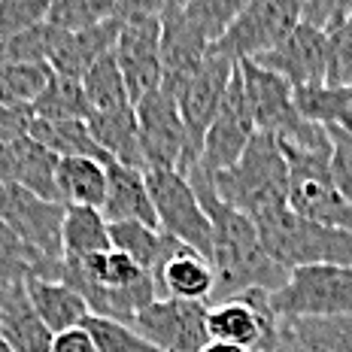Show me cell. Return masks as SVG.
Instances as JSON below:
<instances>
[{"label": "cell", "mask_w": 352, "mask_h": 352, "mask_svg": "<svg viewBox=\"0 0 352 352\" xmlns=\"http://www.w3.org/2000/svg\"><path fill=\"white\" fill-rule=\"evenodd\" d=\"M64 283L82 295L91 316L128 322V325L137 319V313L158 300L155 276L119 249L82 261L64 258Z\"/></svg>", "instance_id": "cell-2"}, {"label": "cell", "mask_w": 352, "mask_h": 352, "mask_svg": "<svg viewBox=\"0 0 352 352\" xmlns=\"http://www.w3.org/2000/svg\"><path fill=\"white\" fill-rule=\"evenodd\" d=\"M25 285H28V295H31L36 316L43 319V325H46L55 337L82 328L85 319L91 316V310H88L82 295H79L76 289H70L67 283L28 276Z\"/></svg>", "instance_id": "cell-21"}, {"label": "cell", "mask_w": 352, "mask_h": 352, "mask_svg": "<svg viewBox=\"0 0 352 352\" xmlns=\"http://www.w3.org/2000/svg\"><path fill=\"white\" fill-rule=\"evenodd\" d=\"M255 64L283 76L295 94L322 88L328 85V36L307 21H300L280 49L255 58Z\"/></svg>", "instance_id": "cell-16"}, {"label": "cell", "mask_w": 352, "mask_h": 352, "mask_svg": "<svg viewBox=\"0 0 352 352\" xmlns=\"http://www.w3.org/2000/svg\"><path fill=\"white\" fill-rule=\"evenodd\" d=\"M252 137H255V122H252V113H249L243 73H240V64H237V70H234V76H231V85H228V94H225V100H222V109H219L216 122L210 124L207 137H204V149H201L197 167L210 176L231 170V167L243 158Z\"/></svg>", "instance_id": "cell-15"}, {"label": "cell", "mask_w": 352, "mask_h": 352, "mask_svg": "<svg viewBox=\"0 0 352 352\" xmlns=\"http://www.w3.org/2000/svg\"><path fill=\"white\" fill-rule=\"evenodd\" d=\"M234 70H237L234 61L210 52L197 67L179 73V76L161 79V85L170 88L176 104H179V116H182V122H186L188 140H192V149H195L197 161H201L204 137H207L210 124L216 122L225 94H228Z\"/></svg>", "instance_id": "cell-11"}, {"label": "cell", "mask_w": 352, "mask_h": 352, "mask_svg": "<svg viewBox=\"0 0 352 352\" xmlns=\"http://www.w3.org/2000/svg\"><path fill=\"white\" fill-rule=\"evenodd\" d=\"M82 88H85V100H88L91 116L109 113V109H119V107L131 104V94H128V85H124V76L119 70V61H116V52L104 55L85 73Z\"/></svg>", "instance_id": "cell-31"}, {"label": "cell", "mask_w": 352, "mask_h": 352, "mask_svg": "<svg viewBox=\"0 0 352 352\" xmlns=\"http://www.w3.org/2000/svg\"><path fill=\"white\" fill-rule=\"evenodd\" d=\"M28 276L64 283V261L46 258L34 246L21 243L16 234L0 222V289H6L12 283H25Z\"/></svg>", "instance_id": "cell-25"}, {"label": "cell", "mask_w": 352, "mask_h": 352, "mask_svg": "<svg viewBox=\"0 0 352 352\" xmlns=\"http://www.w3.org/2000/svg\"><path fill=\"white\" fill-rule=\"evenodd\" d=\"M49 16V0H0V43L43 25Z\"/></svg>", "instance_id": "cell-36"}, {"label": "cell", "mask_w": 352, "mask_h": 352, "mask_svg": "<svg viewBox=\"0 0 352 352\" xmlns=\"http://www.w3.org/2000/svg\"><path fill=\"white\" fill-rule=\"evenodd\" d=\"M109 222L100 210L91 207H67L64 212V258L82 261L91 255L109 252Z\"/></svg>", "instance_id": "cell-28"}, {"label": "cell", "mask_w": 352, "mask_h": 352, "mask_svg": "<svg viewBox=\"0 0 352 352\" xmlns=\"http://www.w3.org/2000/svg\"><path fill=\"white\" fill-rule=\"evenodd\" d=\"M52 352H98L88 337L85 328H76V331H67V334H58L55 343H52Z\"/></svg>", "instance_id": "cell-41"}, {"label": "cell", "mask_w": 352, "mask_h": 352, "mask_svg": "<svg viewBox=\"0 0 352 352\" xmlns=\"http://www.w3.org/2000/svg\"><path fill=\"white\" fill-rule=\"evenodd\" d=\"M122 34V19H107L100 21L98 28L82 34H61V43H58L52 61L49 67L55 73H64V76H76L82 79L94 64L100 61L104 55L116 52V43H119Z\"/></svg>", "instance_id": "cell-20"}, {"label": "cell", "mask_w": 352, "mask_h": 352, "mask_svg": "<svg viewBox=\"0 0 352 352\" xmlns=\"http://www.w3.org/2000/svg\"><path fill=\"white\" fill-rule=\"evenodd\" d=\"M240 73H243V88L249 100V113L255 122V134H270L280 143H292L300 149H328L325 128L307 122L298 113L295 91L283 76L264 70L255 61H240Z\"/></svg>", "instance_id": "cell-4"}, {"label": "cell", "mask_w": 352, "mask_h": 352, "mask_svg": "<svg viewBox=\"0 0 352 352\" xmlns=\"http://www.w3.org/2000/svg\"><path fill=\"white\" fill-rule=\"evenodd\" d=\"M34 116L49 122H88L91 109H88V100H85L82 79L64 76V73L52 70L46 91L34 104Z\"/></svg>", "instance_id": "cell-30"}, {"label": "cell", "mask_w": 352, "mask_h": 352, "mask_svg": "<svg viewBox=\"0 0 352 352\" xmlns=\"http://www.w3.org/2000/svg\"><path fill=\"white\" fill-rule=\"evenodd\" d=\"M82 328L88 331V337H91V343L98 352H158V349H152L128 322L88 316Z\"/></svg>", "instance_id": "cell-35"}, {"label": "cell", "mask_w": 352, "mask_h": 352, "mask_svg": "<svg viewBox=\"0 0 352 352\" xmlns=\"http://www.w3.org/2000/svg\"><path fill=\"white\" fill-rule=\"evenodd\" d=\"M109 192L104 201V219L109 225H122V222H140L146 228H158V212L152 204L149 186H146V173L134 170L124 164H109Z\"/></svg>", "instance_id": "cell-19"}, {"label": "cell", "mask_w": 352, "mask_h": 352, "mask_svg": "<svg viewBox=\"0 0 352 352\" xmlns=\"http://www.w3.org/2000/svg\"><path fill=\"white\" fill-rule=\"evenodd\" d=\"M298 113L319 128H334L352 137V85H322L295 94Z\"/></svg>", "instance_id": "cell-29"}, {"label": "cell", "mask_w": 352, "mask_h": 352, "mask_svg": "<svg viewBox=\"0 0 352 352\" xmlns=\"http://www.w3.org/2000/svg\"><path fill=\"white\" fill-rule=\"evenodd\" d=\"M34 124V107H0V140L28 137Z\"/></svg>", "instance_id": "cell-40"}, {"label": "cell", "mask_w": 352, "mask_h": 352, "mask_svg": "<svg viewBox=\"0 0 352 352\" xmlns=\"http://www.w3.org/2000/svg\"><path fill=\"white\" fill-rule=\"evenodd\" d=\"M137 128H140L146 170H176L188 176V170L197 164L186 122L179 116V104L170 88H152L137 104Z\"/></svg>", "instance_id": "cell-9"}, {"label": "cell", "mask_w": 352, "mask_h": 352, "mask_svg": "<svg viewBox=\"0 0 352 352\" xmlns=\"http://www.w3.org/2000/svg\"><path fill=\"white\" fill-rule=\"evenodd\" d=\"M216 192L228 207L240 210L255 225L280 216L289 207V164L280 140L270 134H255L243 158L231 170L212 176Z\"/></svg>", "instance_id": "cell-3"}, {"label": "cell", "mask_w": 352, "mask_h": 352, "mask_svg": "<svg viewBox=\"0 0 352 352\" xmlns=\"http://www.w3.org/2000/svg\"><path fill=\"white\" fill-rule=\"evenodd\" d=\"M31 137L58 158H94L100 164H113V158L94 143L85 122H49L34 116Z\"/></svg>", "instance_id": "cell-27"}, {"label": "cell", "mask_w": 352, "mask_h": 352, "mask_svg": "<svg viewBox=\"0 0 352 352\" xmlns=\"http://www.w3.org/2000/svg\"><path fill=\"white\" fill-rule=\"evenodd\" d=\"M352 16V0H313V3H300V21L313 25L325 36L337 34Z\"/></svg>", "instance_id": "cell-37"}, {"label": "cell", "mask_w": 352, "mask_h": 352, "mask_svg": "<svg viewBox=\"0 0 352 352\" xmlns=\"http://www.w3.org/2000/svg\"><path fill=\"white\" fill-rule=\"evenodd\" d=\"M109 240L113 249L131 255L143 270H149L152 276H158V270L164 267V261L179 249L182 243L173 240L170 234L146 228L140 222H122V225H109Z\"/></svg>", "instance_id": "cell-26"}, {"label": "cell", "mask_w": 352, "mask_h": 352, "mask_svg": "<svg viewBox=\"0 0 352 352\" xmlns=\"http://www.w3.org/2000/svg\"><path fill=\"white\" fill-rule=\"evenodd\" d=\"M298 25H300L298 0H252V3H243V10L234 19L228 34L210 52L228 58L234 64L255 61V58L280 49Z\"/></svg>", "instance_id": "cell-10"}, {"label": "cell", "mask_w": 352, "mask_h": 352, "mask_svg": "<svg viewBox=\"0 0 352 352\" xmlns=\"http://www.w3.org/2000/svg\"><path fill=\"white\" fill-rule=\"evenodd\" d=\"M0 352H16V349H12V346H6V343L0 340Z\"/></svg>", "instance_id": "cell-43"}, {"label": "cell", "mask_w": 352, "mask_h": 352, "mask_svg": "<svg viewBox=\"0 0 352 352\" xmlns=\"http://www.w3.org/2000/svg\"><path fill=\"white\" fill-rule=\"evenodd\" d=\"M201 352H249V349H240V346H234V343H222V340H210Z\"/></svg>", "instance_id": "cell-42"}, {"label": "cell", "mask_w": 352, "mask_h": 352, "mask_svg": "<svg viewBox=\"0 0 352 352\" xmlns=\"http://www.w3.org/2000/svg\"><path fill=\"white\" fill-rule=\"evenodd\" d=\"M274 322L276 313L270 310V292H249V295L237 300L212 304L207 328H210V340L234 343L240 349L255 352Z\"/></svg>", "instance_id": "cell-17"}, {"label": "cell", "mask_w": 352, "mask_h": 352, "mask_svg": "<svg viewBox=\"0 0 352 352\" xmlns=\"http://www.w3.org/2000/svg\"><path fill=\"white\" fill-rule=\"evenodd\" d=\"M64 212H67L64 204L43 201L28 188L0 182V222L21 243L34 246L36 252L55 261H64Z\"/></svg>", "instance_id": "cell-14"}, {"label": "cell", "mask_w": 352, "mask_h": 352, "mask_svg": "<svg viewBox=\"0 0 352 352\" xmlns=\"http://www.w3.org/2000/svg\"><path fill=\"white\" fill-rule=\"evenodd\" d=\"M240 10H243L240 0H188V3H182L186 19L210 43V49L228 34V28L240 16Z\"/></svg>", "instance_id": "cell-34"}, {"label": "cell", "mask_w": 352, "mask_h": 352, "mask_svg": "<svg viewBox=\"0 0 352 352\" xmlns=\"http://www.w3.org/2000/svg\"><path fill=\"white\" fill-rule=\"evenodd\" d=\"M328 134V131H325ZM289 164V207L307 222L352 231V204L340 195L331 173V146L328 149H300L280 143Z\"/></svg>", "instance_id": "cell-5"}, {"label": "cell", "mask_w": 352, "mask_h": 352, "mask_svg": "<svg viewBox=\"0 0 352 352\" xmlns=\"http://www.w3.org/2000/svg\"><path fill=\"white\" fill-rule=\"evenodd\" d=\"M88 131H91L94 143L107 152L116 164L134 167L146 173V161L140 149V128H137V107H119L109 113H94L88 116Z\"/></svg>", "instance_id": "cell-23"}, {"label": "cell", "mask_w": 352, "mask_h": 352, "mask_svg": "<svg viewBox=\"0 0 352 352\" xmlns=\"http://www.w3.org/2000/svg\"><path fill=\"white\" fill-rule=\"evenodd\" d=\"M109 164L94 158H61L58 161V201L64 207L104 210L109 192Z\"/></svg>", "instance_id": "cell-24"}, {"label": "cell", "mask_w": 352, "mask_h": 352, "mask_svg": "<svg viewBox=\"0 0 352 352\" xmlns=\"http://www.w3.org/2000/svg\"><path fill=\"white\" fill-rule=\"evenodd\" d=\"M210 304L158 298L131 322L137 334L158 352H201L210 343Z\"/></svg>", "instance_id": "cell-13"}, {"label": "cell", "mask_w": 352, "mask_h": 352, "mask_svg": "<svg viewBox=\"0 0 352 352\" xmlns=\"http://www.w3.org/2000/svg\"><path fill=\"white\" fill-rule=\"evenodd\" d=\"M155 285H158V298H179V300L210 304L212 289H216V274H212V264L204 255H197L188 246H179L164 261V267L158 270Z\"/></svg>", "instance_id": "cell-22"}, {"label": "cell", "mask_w": 352, "mask_h": 352, "mask_svg": "<svg viewBox=\"0 0 352 352\" xmlns=\"http://www.w3.org/2000/svg\"><path fill=\"white\" fill-rule=\"evenodd\" d=\"M116 16V0H52L46 21L61 34H82Z\"/></svg>", "instance_id": "cell-33"}, {"label": "cell", "mask_w": 352, "mask_h": 352, "mask_svg": "<svg viewBox=\"0 0 352 352\" xmlns=\"http://www.w3.org/2000/svg\"><path fill=\"white\" fill-rule=\"evenodd\" d=\"M192 182L195 195L201 197L204 210L212 225V274H216V289H212V304L237 300L249 292H280L289 270L283 267L274 255L267 252L258 228L249 216L228 207L219 197L216 182L201 167H192L186 176Z\"/></svg>", "instance_id": "cell-1"}, {"label": "cell", "mask_w": 352, "mask_h": 352, "mask_svg": "<svg viewBox=\"0 0 352 352\" xmlns=\"http://www.w3.org/2000/svg\"><path fill=\"white\" fill-rule=\"evenodd\" d=\"M161 10H164V3H152V0H116V19H122L116 61H119L134 107L164 79Z\"/></svg>", "instance_id": "cell-6"}, {"label": "cell", "mask_w": 352, "mask_h": 352, "mask_svg": "<svg viewBox=\"0 0 352 352\" xmlns=\"http://www.w3.org/2000/svg\"><path fill=\"white\" fill-rule=\"evenodd\" d=\"M328 85H352V16L328 36Z\"/></svg>", "instance_id": "cell-38"}, {"label": "cell", "mask_w": 352, "mask_h": 352, "mask_svg": "<svg viewBox=\"0 0 352 352\" xmlns=\"http://www.w3.org/2000/svg\"><path fill=\"white\" fill-rule=\"evenodd\" d=\"M255 352H310V346L298 337V331L292 328L289 319L276 316V322L270 325V331L264 334V340L258 343Z\"/></svg>", "instance_id": "cell-39"}, {"label": "cell", "mask_w": 352, "mask_h": 352, "mask_svg": "<svg viewBox=\"0 0 352 352\" xmlns=\"http://www.w3.org/2000/svg\"><path fill=\"white\" fill-rule=\"evenodd\" d=\"M146 186L158 212V228L212 264V225L192 182L176 170H146Z\"/></svg>", "instance_id": "cell-12"}, {"label": "cell", "mask_w": 352, "mask_h": 352, "mask_svg": "<svg viewBox=\"0 0 352 352\" xmlns=\"http://www.w3.org/2000/svg\"><path fill=\"white\" fill-rule=\"evenodd\" d=\"M270 310L285 319L352 316V267L340 264L295 267L283 289L270 295Z\"/></svg>", "instance_id": "cell-8"}, {"label": "cell", "mask_w": 352, "mask_h": 352, "mask_svg": "<svg viewBox=\"0 0 352 352\" xmlns=\"http://www.w3.org/2000/svg\"><path fill=\"white\" fill-rule=\"evenodd\" d=\"M0 340L16 352H52L55 334L36 316L25 283L0 289Z\"/></svg>", "instance_id": "cell-18"}, {"label": "cell", "mask_w": 352, "mask_h": 352, "mask_svg": "<svg viewBox=\"0 0 352 352\" xmlns=\"http://www.w3.org/2000/svg\"><path fill=\"white\" fill-rule=\"evenodd\" d=\"M49 76V64H0V107H34Z\"/></svg>", "instance_id": "cell-32"}, {"label": "cell", "mask_w": 352, "mask_h": 352, "mask_svg": "<svg viewBox=\"0 0 352 352\" xmlns=\"http://www.w3.org/2000/svg\"><path fill=\"white\" fill-rule=\"evenodd\" d=\"M255 228H258L267 252L289 274L295 267H307V264H340V267H352V231L307 222V219L295 216L292 210L255 225Z\"/></svg>", "instance_id": "cell-7"}]
</instances>
